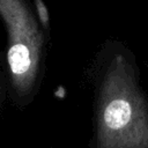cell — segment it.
I'll list each match as a JSON object with an SVG mask.
<instances>
[{
  "instance_id": "cell-2",
  "label": "cell",
  "mask_w": 148,
  "mask_h": 148,
  "mask_svg": "<svg viewBox=\"0 0 148 148\" xmlns=\"http://www.w3.org/2000/svg\"><path fill=\"white\" fill-rule=\"evenodd\" d=\"M0 13L8 32L6 73L8 98L18 109L30 105L44 77V36L35 18L21 3L1 2Z\"/></svg>"
},
{
  "instance_id": "cell-4",
  "label": "cell",
  "mask_w": 148,
  "mask_h": 148,
  "mask_svg": "<svg viewBox=\"0 0 148 148\" xmlns=\"http://www.w3.org/2000/svg\"><path fill=\"white\" fill-rule=\"evenodd\" d=\"M8 98V81H7V74L3 72L2 66L0 64V112L2 111L6 101Z\"/></svg>"
},
{
  "instance_id": "cell-1",
  "label": "cell",
  "mask_w": 148,
  "mask_h": 148,
  "mask_svg": "<svg viewBox=\"0 0 148 148\" xmlns=\"http://www.w3.org/2000/svg\"><path fill=\"white\" fill-rule=\"evenodd\" d=\"M92 65L89 148H148V95L135 57L113 45L103 49Z\"/></svg>"
},
{
  "instance_id": "cell-3",
  "label": "cell",
  "mask_w": 148,
  "mask_h": 148,
  "mask_svg": "<svg viewBox=\"0 0 148 148\" xmlns=\"http://www.w3.org/2000/svg\"><path fill=\"white\" fill-rule=\"evenodd\" d=\"M34 2H35V7H36V12H37L39 23L42 24V27L45 30H49L50 16H49V12H47V8H46L44 1L43 0H34Z\"/></svg>"
}]
</instances>
